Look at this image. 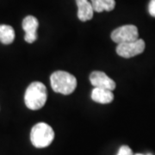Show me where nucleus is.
<instances>
[{"label": "nucleus", "mask_w": 155, "mask_h": 155, "mask_svg": "<svg viewBox=\"0 0 155 155\" xmlns=\"http://www.w3.org/2000/svg\"><path fill=\"white\" fill-rule=\"evenodd\" d=\"M76 3L78 6V19L82 22L91 20L94 13L91 3H89L88 0H76Z\"/></svg>", "instance_id": "obj_8"}, {"label": "nucleus", "mask_w": 155, "mask_h": 155, "mask_svg": "<svg viewBox=\"0 0 155 155\" xmlns=\"http://www.w3.org/2000/svg\"><path fill=\"white\" fill-rule=\"evenodd\" d=\"M54 139V132L48 124L39 122L35 124L30 133V140L34 147L44 148L48 147Z\"/></svg>", "instance_id": "obj_3"}, {"label": "nucleus", "mask_w": 155, "mask_h": 155, "mask_svg": "<svg viewBox=\"0 0 155 155\" xmlns=\"http://www.w3.org/2000/svg\"><path fill=\"white\" fill-rule=\"evenodd\" d=\"M134 155H144V154H141V153H137V154H134Z\"/></svg>", "instance_id": "obj_14"}, {"label": "nucleus", "mask_w": 155, "mask_h": 155, "mask_svg": "<svg viewBox=\"0 0 155 155\" xmlns=\"http://www.w3.org/2000/svg\"><path fill=\"white\" fill-rule=\"evenodd\" d=\"M139 38L138 28L134 25H123L116 28L111 33V39L117 44L134 41Z\"/></svg>", "instance_id": "obj_4"}, {"label": "nucleus", "mask_w": 155, "mask_h": 155, "mask_svg": "<svg viewBox=\"0 0 155 155\" xmlns=\"http://www.w3.org/2000/svg\"><path fill=\"white\" fill-rule=\"evenodd\" d=\"M147 155H153V154H151V153H148V154H147Z\"/></svg>", "instance_id": "obj_15"}, {"label": "nucleus", "mask_w": 155, "mask_h": 155, "mask_svg": "<svg viewBox=\"0 0 155 155\" xmlns=\"http://www.w3.org/2000/svg\"><path fill=\"white\" fill-rule=\"evenodd\" d=\"M91 84L94 86V88L107 89L110 91H113L116 89V84L113 79H111L109 76H107L104 72L95 71L90 75Z\"/></svg>", "instance_id": "obj_6"}, {"label": "nucleus", "mask_w": 155, "mask_h": 155, "mask_svg": "<svg viewBox=\"0 0 155 155\" xmlns=\"http://www.w3.org/2000/svg\"><path fill=\"white\" fill-rule=\"evenodd\" d=\"M91 3L94 11L98 13L104 11H113L116 6L115 0H91Z\"/></svg>", "instance_id": "obj_11"}, {"label": "nucleus", "mask_w": 155, "mask_h": 155, "mask_svg": "<svg viewBox=\"0 0 155 155\" xmlns=\"http://www.w3.org/2000/svg\"><path fill=\"white\" fill-rule=\"evenodd\" d=\"M91 97L94 102L102 104H110L114 100V94L112 91L107 90V89L94 88L91 91Z\"/></svg>", "instance_id": "obj_9"}, {"label": "nucleus", "mask_w": 155, "mask_h": 155, "mask_svg": "<svg viewBox=\"0 0 155 155\" xmlns=\"http://www.w3.org/2000/svg\"><path fill=\"white\" fill-rule=\"evenodd\" d=\"M146 48L145 41L141 39H138L134 41L121 43L116 47L117 54L123 58H132L143 53Z\"/></svg>", "instance_id": "obj_5"}, {"label": "nucleus", "mask_w": 155, "mask_h": 155, "mask_svg": "<svg viewBox=\"0 0 155 155\" xmlns=\"http://www.w3.org/2000/svg\"><path fill=\"white\" fill-rule=\"evenodd\" d=\"M15 40V30L10 25H0V41L5 45L12 43Z\"/></svg>", "instance_id": "obj_10"}, {"label": "nucleus", "mask_w": 155, "mask_h": 155, "mask_svg": "<svg viewBox=\"0 0 155 155\" xmlns=\"http://www.w3.org/2000/svg\"><path fill=\"white\" fill-rule=\"evenodd\" d=\"M148 11L152 17H155V0H151L148 5Z\"/></svg>", "instance_id": "obj_13"}, {"label": "nucleus", "mask_w": 155, "mask_h": 155, "mask_svg": "<svg viewBox=\"0 0 155 155\" xmlns=\"http://www.w3.org/2000/svg\"><path fill=\"white\" fill-rule=\"evenodd\" d=\"M39 26L38 20L33 16H28L22 21V28L25 32L24 40L28 43H33L37 39V28Z\"/></svg>", "instance_id": "obj_7"}, {"label": "nucleus", "mask_w": 155, "mask_h": 155, "mask_svg": "<svg viewBox=\"0 0 155 155\" xmlns=\"http://www.w3.org/2000/svg\"><path fill=\"white\" fill-rule=\"evenodd\" d=\"M52 89L63 95H70L77 87V79L72 74L64 71L54 72L50 77Z\"/></svg>", "instance_id": "obj_2"}, {"label": "nucleus", "mask_w": 155, "mask_h": 155, "mask_svg": "<svg viewBox=\"0 0 155 155\" xmlns=\"http://www.w3.org/2000/svg\"><path fill=\"white\" fill-rule=\"evenodd\" d=\"M117 155H134L131 148L127 146H122L120 147Z\"/></svg>", "instance_id": "obj_12"}, {"label": "nucleus", "mask_w": 155, "mask_h": 155, "mask_svg": "<svg viewBox=\"0 0 155 155\" xmlns=\"http://www.w3.org/2000/svg\"><path fill=\"white\" fill-rule=\"evenodd\" d=\"M48 98L47 88L44 84L33 82L28 86L24 95L25 105L29 110H37L45 105Z\"/></svg>", "instance_id": "obj_1"}]
</instances>
